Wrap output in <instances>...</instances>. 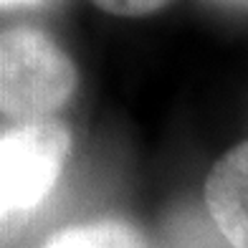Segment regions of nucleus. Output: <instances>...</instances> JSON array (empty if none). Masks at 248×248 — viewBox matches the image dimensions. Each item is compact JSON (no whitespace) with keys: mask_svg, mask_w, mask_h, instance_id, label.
Masks as SVG:
<instances>
[{"mask_svg":"<svg viewBox=\"0 0 248 248\" xmlns=\"http://www.w3.org/2000/svg\"><path fill=\"white\" fill-rule=\"evenodd\" d=\"M76 92V66L51 36L8 28L0 38V109L10 119L41 122Z\"/></svg>","mask_w":248,"mask_h":248,"instance_id":"1","label":"nucleus"},{"mask_svg":"<svg viewBox=\"0 0 248 248\" xmlns=\"http://www.w3.org/2000/svg\"><path fill=\"white\" fill-rule=\"evenodd\" d=\"M71 150L61 122L41 119L16 124L0 140V210L10 233L36 210L56 185Z\"/></svg>","mask_w":248,"mask_h":248,"instance_id":"2","label":"nucleus"},{"mask_svg":"<svg viewBox=\"0 0 248 248\" xmlns=\"http://www.w3.org/2000/svg\"><path fill=\"white\" fill-rule=\"evenodd\" d=\"M205 208L235 248H248V142L213 165L205 180Z\"/></svg>","mask_w":248,"mask_h":248,"instance_id":"3","label":"nucleus"},{"mask_svg":"<svg viewBox=\"0 0 248 248\" xmlns=\"http://www.w3.org/2000/svg\"><path fill=\"white\" fill-rule=\"evenodd\" d=\"M43 248H147V243L129 223L107 218L63 228Z\"/></svg>","mask_w":248,"mask_h":248,"instance_id":"4","label":"nucleus"},{"mask_svg":"<svg viewBox=\"0 0 248 248\" xmlns=\"http://www.w3.org/2000/svg\"><path fill=\"white\" fill-rule=\"evenodd\" d=\"M162 248H235L210 218L208 208H183L170 216L162 233Z\"/></svg>","mask_w":248,"mask_h":248,"instance_id":"5","label":"nucleus"},{"mask_svg":"<svg viewBox=\"0 0 248 248\" xmlns=\"http://www.w3.org/2000/svg\"><path fill=\"white\" fill-rule=\"evenodd\" d=\"M92 3L101 10H107L111 16H124V18H137L147 16L167 5L170 0H92Z\"/></svg>","mask_w":248,"mask_h":248,"instance_id":"6","label":"nucleus"},{"mask_svg":"<svg viewBox=\"0 0 248 248\" xmlns=\"http://www.w3.org/2000/svg\"><path fill=\"white\" fill-rule=\"evenodd\" d=\"M13 3H31V0H3V5L8 8V5H13Z\"/></svg>","mask_w":248,"mask_h":248,"instance_id":"7","label":"nucleus"},{"mask_svg":"<svg viewBox=\"0 0 248 248\" xmlns=\"http://www.w3.org/2000/svg\"><path fill=\"white\" fill-rule=\"evenodd\" d=\"M225 3H238V5H248V0H225Z\"/></svg>","mask_w":248,"mask_h":248,"instance_id":"8","label":"nucleus"}]
</instances>
